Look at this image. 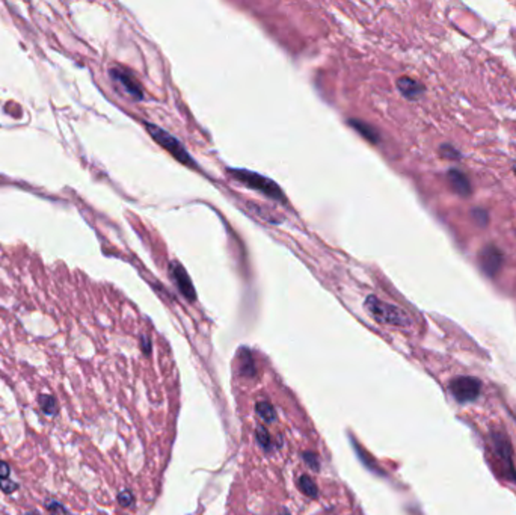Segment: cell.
Masks as SVG:
<instances>
[{
	"instance_id": "obj_1",
	"label": "cell",
	"mask_w": 516,
	"mask_h": 515,
	"mask_svg": "<svg viewBox=\"0 0 516 515\" xmlns=\"http://www.w3.org/2000/svg\"><path fill=\"white\" fill-rule=\"evenodd\" d=\"M228 174H231L233 178L243 183L245 186L255 189V190H260L261 194H264L266 197H269L272 200L285 201L284 192L279 189V186L273 180H270L261 174L252 172L249 169H242V168H228Z\"/></svg>"
},
{
	"instance_id": "obj_2",
	"label": "cell",
	"mask_w": 516,
	"mask_h": 515,
	"mask_svg": "<svg viewBox=\"0 0 516 515\" xmlns=\"http://www.w3.org/2000/svg\"><path fill=\"white\" fill-rule=\"evenodd\" d=\"M365 308L381 324L394 325V327H408L411 324L409 317L402 308L387 304L373 295L365 299Z\"/></svg>"
},
{
	"instance_id": "obj_3",
	"label": "cell",
	"mask_w": 516,
	"mask_h": 515,
	"mask_svg": "<svg viewBox=\"0 0 516 515\" xmlns=\"http://www.w3.org/2000/svg\"><path fill=\"white\" fill-rule=\"evenodd\" d=\"M145 127H146L148 133L151 135V138H153L160 147H163L168 153H171L178 162L196 168V163L193 162V159L190 157V154L186 151V148L183 147V144H181L175 136H172L171 133H168L166 130H163V128H160V127H157V125H154V124L145 122Z\"/></svg>"
},
{
	"instance_id": "obj_4",
	"label": "cell",
	"mask_w": 516,
	"mask_h": 515,
	"mask_svg": "<svg viewBox=\"0 0 516 515\" xmlns=\"http://www.w3.org/2000/svg\"><path fill=\"white\" fill-rule=\"evenodd\" d=\"M450 392L461 404L473 402L480 396L482 382L474 376H458L450 382Z\"/></svg>"
},
{
	"instance_id": "obj_5",
	"label": "cell",
	"mask_w": 516,
	"mask_h": 515,
	"mask_svg": "<svg viewBox=\"0 0 516 515\" xmlns=\"http://www.w3.org/2000/svg\"><path fill=\"white\" fill-rule=\"evenodd\" d=\"M492 444H494L497 457L501 460L503 466L507 469L509 479H512V481L516 482V472L515 467H513V460H512L513 450H512V444H510L509 438L503 432H494L492 434Z\"/></svg>"
},
{
	"instance_id": "obj_6",
	"label": "cell",
	"mask_w": 516,
	"mask_h": 515,
	"mask_svg": "<svg viewBox=\"0 0 516 515\" xmlns=\"http://www.w3.org/2000/svg\"><path fill=\"white\" fill-rule=\"evenodd\" d=\"M503 252L494 246V245H488L485 246L480 254H479V263H480V268L483 269V272L488 275V277H495L497 272L501 269L503 266Z\"/></svg>"
},
{
	"instance_id": "obj_7",
	"label": "cell",
	"mask_w": 516,
	"mask_h": 515,
	"mask_svg": "<svg viewBox=\"0 0 516 515\" xmlns=\"http://www.w3.org/2000/svg\"><path fill=\"white\" fill-rule=\"evenodd\" d=\"M110 76H112V79H113L115 82H118V83L124 88V91H125L128 95H131V97H134V98H137V100L142 98L143 92H142V89H140V85L137 83V80H136L130 73H127V71H124V70L113 68V70H110Z\"/></svg>"
},
{
	"instance_id": "obj_8",
	"label": "cell",
	"mask_w": 516,
	"mask_h": 515,
	"mask_svg": "<svg viewBox=\"0 0 516 515\" xmlns=\"http://www.w3.org/2000/svg\"><path fill=\"white\" fill-rule=\"evenodd\" d=\"M171 275H172V280L175 281V284L178 286L180 292L187 296L190 301L195 299V292H193V286H192V281L187 275V272L181 268L180 263H172L171 266Z\"/></svg>"
},
{
	"instance_id": "obj_9",
	"label": "cell",
	"mask_w": 516,
	"mask_h": 515,
	"mask_svg": "<svg viewBox=\"0 0 516 515\" xmlns=\"http://www.w3.org/2000/svg\"><path fill=\"white\" fill-rule=\"evenodd\" d=\"M449 181L450 186L453 187V190L456 194H459L461 197H468L471 194V184L467 178V175L458 169H452L449 172Z\"/></svg>"
},
{
	"instance_id": "obj_10",
	"label": "cell",
	"mask_w": 516,
	"mask_h": 515,
	"mask_svg": "<svg viewBox=\"0 0 516 515\" xmlns=\"http://www.w3.org/2000/svg\"><path fill=\"white\" fill-rule=\"evenodd\" d=\"M397 88L409 100H415V98H418L424 92V88L418 82L411 79V77H400L397 80Z\"/></svg>"
},
{
	"instance_id": "obj_11",
	"label": "cell",
	"mask_w": 516,
	"mask_h": 515,
	"mask_svg": "<svg viewBox=\"0 0 516 515\" xmlns=\"http://www.w3.org/2000/svg\"><path fill=\"white\" fill-rule=\"evenodd\" d=\"M38 404L42 413L48 417H54L57 414V402L51 395H39L38 396Z\"/></svg>"
},
{
	"instance_id": "obj_12",
	"label": "cell",
	"mask_w": 516,
	"mask_h": 515,
	"mask_svg": "<svg viewBox=\"0 0 516 515\" xmlns=\"http://www.w3.org/2000/svg\"><path fill=\"white\" fill-rule=\"evenodd\" d=\"M44 506H45V509L48 511V514L50 515H68L66 509H65V506H63L60 502L54 500V499H48V500H45Z\"/></svg>"
},
{
	"instance_id": "obj_13",
	"label": "cell",
	"mask_w": 516,
	"mask_h": 515,
	"mask_svg": "<svg viewBox=\"0 0 516 515\" xmlns=\"http://www.w3.org/2000/svg\"><path fill=\"white\" fill-rule=\"evenodd\" d=\"M18 484L17 482H14V481H11V479H0V490L5 493V494H12V493H15L17 490H18Z\"/></svg>"
},
{
	"instance_id": "obj_14",
	"label": "cell",
	"mask_w": 516,
	"mask_h": 515,
	"mask_svg": "<svg viewBox=\"0 0 516 515\" xmlns=\"http://www.w3.org/2000/svg\"><path fill=\"white\" fill-rule=\"evenodd\" d=\"M441 154H443L444 157H447V159H452V160L461 159V153H459L456 148H453L450 144H444V145L441 147Z\"/></svg>"
},
{
	"instance_id": "obj_15",
	"label": "cell",
	"mask_w": 516,
	"mask_h": 515,
	"mask_svg": "<svg viewBox=\"0 0 516 515\" xmlns=\"http://www.w3.org/2000/svg\"><path fill=\"white\" fill-rule=\"evenodd\" d=\"M473 218H474V221L479 224V225H486L488 224V213H486V210H483V209H474L473 210Z\"/></svg>"
},
{
	"instance_id": "obj_16",
	"label": "cell",
	"mask_w": 516,
	"mask_h": 515,
	"mask_svg": "<svg viewBox=\"0 0 516 515\" xmlns=\"http://www.w3.org/2000/svg\"><path fill=\"white\" fill-rule=\"evenodd\" d=\"M352 125L353 127H356L358 130H361L362 132V135L365 136V138H368L370 141H376V135H375V132L373 130H370V127H364L362 124H359V122H352Z\"/></svg>"
},
{
	"instance_id": "obj_17",
	"label": "cell",
	"mask_w": 516,
	"mask_h": 515,
	"mask_svg": "<svg viewBox=\"0 0 516 515\" xmlns=\"http://www.w3.org/2000/svg\"><path fill=\"white\" fill-rule=\"evenodd\" d=\"M11 475V467L6 461L0 460V479H6Z\"/></svg>"
},
{
	"instance_id": "obj_18",
	"label": "cell",
	"mask_w": 516,
	"mask_h": 515,
	"mask_svg": "<svg viewBox=\"0 0 516 515\" xmlns=\"http://www.w3.org/2000/svg\"><path fill=\"white\" fill-rule=\"evenodd\" d=\"M26 515H39V514H38V512L35 511V512H27V514H26Z\"/></svg>"
},
{
	"instance_id": "obj_19",
	"label": "cell",
	"mask_w": 516,
	"mask_h": 515,
	"mask_svg": "<svg viewBox=\"0 0 516 515\" xmlns=\"http://www.w3.org/2000/svg\"><path fill=\"white\" fill-rule=\"evenodd\" d=\"M513 169H515V174H516V165H515V166H513Z\"/></svg>"
}]
</instances>
